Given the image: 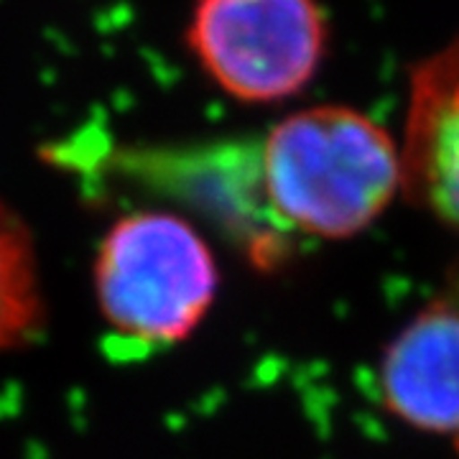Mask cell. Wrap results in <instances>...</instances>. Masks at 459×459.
Masks as SVG:
<instances>
[{
  "label": "cell",
  "mask_w": 459,
  "mask_h": 459,
  "mask_svg": "<svg viewBox=\"0 0 459 459\" xmlns=\"http://www.w3.org/2000/svg\"><path fill=\"white\" fill-rule=\"evenodd\" d=\"M263 195L281 225L342 240L373 225L403 189L395 141L347 105H316L283 117L261 156Z\"/></svg>",
  "instance_id": "1"
},
{
  "label": "cell",
  "mask_w": 459,
  "mask_h": 459,
  "mask_svg": "<svg viewBox=\"0 0 459 459\" xmlns=\"http://www.w3.org/2000/svg\"><path fill=\"white\" fill-rule=\"evenodd\" d=\"M102 316L126 342L164 347L189 337L212 304L217 265L186 220L164 212L123 217L95 265Z\"/></svg>",
  "instance_id": "2"
},
{
  "label": "cell",
  "mask_w": 459,
  "mask_h": 459,
  "mask_svg": "<svg viewBox=\"0 0 459 459\" xmlns=\"http://www.w3.org/2000/svg\"><path fill=\"white\" fill-rule=\"evenodd\" d=\"M186 47L202 72L240 102L299 95L327 54L319 0H195Z\"/></svg>",
  "instance_id": "3"
},
{
  "label": "cell",
  "mask_w": 459,
  "mask_h": 459,
  "mask_svg": "<svg viewBox=\"0 0 459 459\" xmlns=\"http://www.w3.org/2000/svg\"><path fill=\"white\" fill-rule=\"evenodd\" d=\"M403 192L459 232V39L409 74Z\"/></svg>",
  "instance_id": "4"
},
{
  "label": "cell",
  "mask_w": 459,
  "mask_h": 459,
  "mask_svg": "<svg viewBox=\"0 0 459 459\" xmlns=\"http://www.w3.org/2000/svg\"><path fill=\"white\" fill-rule=\"evenodd\" d=\"M388 411L411 427L459 437V296L431 301L380 362Z\"/></svg>",
  "instance_id": "5"
},
{
  "label": "cell",
  "mask_w": 459,
  "mask_h": 459,
  "mask_svg": "<svg viewBox=\"0 0 459 459\" xmlns=\"http://www.w3.org/2000/svg\"><path fill=\"white\" fill-rule=\"evenodd\" d=\"M41 319L31 238L16 214L0 204V352L31 337Z\"/></svg>",
  "instance_id": "6"
},
{
  "label": "cell",
  "mask_w": 459,
  "mask_h": 459,
  "mask_svg": "<svg viewBox=\"0 0 459 459\" xmlns=\"http://www.w3.org/2000/svg\"><path fill=\"white\" fill-rule=\"evenodd\" d=\"M457 452H459V437H457Z\"/></svg>",
  "instance_id": "7"
}]
</instances>
